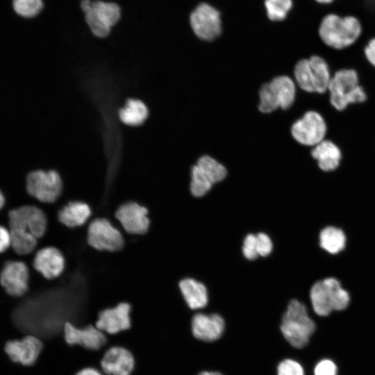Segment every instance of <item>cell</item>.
<instances>
[{
  "mask_svg": "<svg viewBox=\"0 0 375 375\" xmlns=\"http://www.w3.org/2000/svg\"><path fill=\"white\" fill-rule=\"evenodd\" d=\"M49 292L28 297L15 308L11 319L17 329L48 341L62 335L67 322L79 326L91 324L81 298L63 291Z\"/></svg>",
  "mask_w": 375,
  "mask_h": 375,
  "instance_id": "6da1fadb",
  "label": "cell"
},
{
  "mask_svg": "<svg viewBox=\"0 0 375 375\" xmlns=\"http://www.w3.org/2000/svg\"><path fill=\"white\" fill-rule=\"evenodd\" d=\"M132 305L121 301L101 310L94 325L107 335H115L129 330L132 326Z\"/></svg>",
  "mask_w": 375,
  "mask_h": 375,
  "instance_id": "4fadbf2b",
  "label": "cell"
},
{
  "mask_svg": "<svg viewBox=\"0 0 375 375\" xmlns=\"http://www.w3.org/2000/svg\"><path fill=\"white\" fill-rule=\"evenodd\" d=\"M88 242L99 251H117L124 246L120 231L104 218L96 219L90 223L88 229Z\"/></svg>",
  "mask_w": 375,
  "mask_h": 375,
  "instance_id": "5bb4252c",
  "label": "cell"
},
{
  "mask_svg": "<svg viewBox=\"0 0 375 375\" xmlns=\"http://www.w3.org/2000/svg\"><path fill=\"white\" fill-rule=\"evenodd\" d=\"M99 368L105 375H131L135 368V358L128 349L110 346L104 350Z\"/></svg>",
  "mask_w": 375,
  "mask_h": 375,
  "instance_id": "e0dca14e",
  "label": "cell"
},
{
  "mask_svg": "<svg viewBox=\"0 0 375 375\" xmlns=\"http://www.w3.org/2000/svg\"><path fill=\"white\" fill-rule=\"evenodd\" d=\"M179 288L187 304L191 309L203 308L208 303V292L201 283L185 278L180 281Z\"/></svg>",
  "mask_w": 375,
  "mask_h": 375,
  "instance_id": "603a6c76",
  "label": "cell"
},
{
  "mask_svg": "<svg viewBox=\"0 0 375 375\" xmlns=\"http://www.w3.org/2000/svg\"><path fill=\"white\" fill-rule=\"evenodd\" d=\"M361 33L362 26L356 17L351 15L340 17L333 13L322 19L318 29L321 41L327 47L336 51L353 46Z\"/></svg>",
  "mask_w": 375,
  "mask_h": 375,
  "instance_id": "7a4b0ae2",
  "label": "cell"
},
{
  "mask_svg": "<svg viewBox=\"0 0 375 375\" xmlns=\"http://www.w3.org/2000/svg\"><path fill=\"white\" fill-rule=\"evenodd\" d=\"M212 185L197 165L192 167L190 190L194 196L201 197L204 195L210 190Z\"/></svg>",
  "mask_w": 375,
  "mask_h": 375,
  "instance_id": "1f68e13d",
  "label": "cell"
},
{
  "mask_svg": "<svg viewBox=\"0 0 375 375\" xmlns=\"http://www.w3.org/2000/svg\"><path fill=\"white\" fill-rule=\"evenodd\" d=\"M149 114L146 104L139 99H130L119 111L120 120L128 126L141 125Z\"/></svg>",
  "mask_w": 375,
  "mask_h": 375,
  "instance_id": "cb8c5ba5",
  "label": "cell"
},
{
  "mask_svg": "<svg viewBox=\"0 0 375 375\" xmlns=\"http://www.w3.org/2000/svg\"><path fill=\"white\" fill-rule=\"evenodd\" d=\"M32 264L34 269L44 278L53 279L62 273L65 261L58 249L48 246L36 251Z\"/></svg>",
  "mask_w": 375,
  "mask_h": 375,
  "instance_id": "d6986e66",
  "label": "cell"
},
{
  "mask_svg": "<svg viewBox=\"0 0 375 375\" xmlns=\"http://www.w3.org/2000/svg\"><path fill=\"white\" fill-rule=\"evenodd\" d=\"M278 375H304L302 366L297 361L286 359L278 366Z\"/></svg>",
  "mask_w": 375,
  "mask_h": 375,
  "instance_id": "d6a6232c",
  "label": "cell"
},
{
  "mask_svg": "<svg viewBox=\"0 0 375 375\" xmlns=\"http://www.w3.org/2000/svg\"><path fill=\"white\" fill-rule=\"evenodd\" d=\"M190 26L195 35L203 40H212L222 31L220 14L214 7L202 3L192 12Z\"/></svg>",
  "mask_w": 375,
  "mask_h": 375,
  "instance_id": "2e32d148",
  "label": "cell"
},
{
  "mask_svg": "<svg viewBox=\"0 0 375 375\" xmlns=\"http://www.w3.org/2000/svg\"><path fill=\"white\" fill-rule=\"evenodd\" d=\"M31 273L27 264L19 258L7 260L0 271V285L10 297H22L30 288Z\"/></svg>",
  "mask_w": 375,
  "mask_h": 375,
  "instance_id": "30bf717a",
  "label": "cell"
},
{
  "mask_svg": "<svg viewBox=\"0 0 375 375\" xmlns=\"http://www.w3.org/2000/svg\"><path fill=\"white\" fill-rule=\"evenodd\" d=\"M366 60L375 67V37L371 38L363 49Z\"/></svg>",
  "mask_w": 375,
  "mask_h": 375,
  "instance_id": "74e56055",
  "label": "cell"
},
{
  "mask_svg": "<svg viewBox=\"0 0 375 375\" xmlns=\"http://www.w3.org/2000/svg\"><path fill=\"white\" fill-rule=\"evenodd\" d=\"M312 157L317 160L319 167L324 172H331L340 165L342 152L333 142L324 139L312 147Z\"/></svg>",
  "mask_w": 375,
  "mask_h": 375,
  "instance_id": "44dd1931",
  "label": "cell"
},
{
  "mask_svg": "<svg viewBox=\"0 0 375 375\" xmlns=\"http://www.w3.org/2000/svg\"><path fill=\"white\" fill-rule=\"evenodd\" d=\"M115 217L124 229L133 235L147 232L150 225L148 210L135 202L122 204L115 212Z\"/></svg>",
  "mask_w": 375,
  "mask_h": 375,
  "instance_id": "ac0fdd59",
  "label": "cell"
},
{
  "mask_svg": "<svg viewBox=\"0 0 375 375\" xmlns=\"http://www.w3.org/2000/svg\"><path fill=\"white\" fill-rule=\"evenodd\" d=\"M11 248V235L8 227L0 224V255L8 252Z\"/></svg>",
  "mask_w": 375,
  "mask_h": 375,
  "instance_id": "8d00e7d4",
  "label": "cell"
},
{
  "mask_svg": "<svg viewBox=\"0 0 375 375\" xmlns=\"http://www.w3.org/2000/svg\"><path fill=\"white\" fill-rule=\"evenodd\" d=\"M317 3L319 4H330L334 0H315Z\"/></svg>",
  "mask_w": 375,
  "mask_h": 375,
  "instance_id": "b9f144b4",
  "label": "cell"
},
{
  "mask_svg": "<svg viewBox=\"0 0 375 375\" xmlns=\"http://www.w3.org/2000/svg\"><path fill=\"white\" fill-rule=\"evenodd\" d=\"M74 375H105L104 373L97 367H86L78 370Z\"/></svg>",
  "mask_w": 375,
  "mask_h": 375,
  "instance_id": "f35d334b",
  "label": "cell"
},
{
  "mask_svg": "<svg viewBox=\"0 0 375 375\" xmlns=\"http://www.w3.org/2000/svg\"><path fill=\"white\" fill-rule=\"evenodd\" d=\"M11 251L17 256H25L32 253L38 244V239L32 235L10 231Z\"/></svg>",
  "mask_w": 375,
  "mask_h": 375,
  "instance_id": "4316f807",
  "label": "cell"
},
{
  "mask_svg": "<svg viewBox=\"0 0 375 375\" xmlns=\"http://www.w3.org/2000/svg\"><path fill=\"white\" fill-rule=\"evenodd\" d=\"M47 218L44 211L33 204H24L10 209L8 212L9 230L33 235L38 240L47 231Z\"/></svg>",
  "mask_w": 375,
  "mask_h": 375,
  "instance_id": "9c48e42d",
  "label": "cell"
},
{
  "mask_svg": "<svg viewBox=\"0 0 375 375\" xmlns=\"http://www.w3.org/2000/svg\"><path fill=\"white\" fill-rule=\"evenodd\" d=\"M90 207L85 202L72 201L61 208L58 217L60 223L69 228L83 225L91 215Z\"/></svg>",
  "mask_w": 375,
  "mask_h": 375,
  "instance_id": "7402d4cb",
  "label": "cell"
},
{
  "mask_svg": "<svg viewBox=\"0 0 375 375\" xmlns=\"http://www.w3.org/2000/svg\"><path fill=\"white\" fill-rule=\"evenodd\" d=\"M25 188L29 197L41 203H52L62 192V181L56 170L36 169L27 174Z\"/></svg>",
  "mask_w": 375,
  "mask_h": 375,
  "instance_id": "ba28073f",
  "label": "cell"
},
{
  "mask_svg": "<svg viewBox=\"0 0 375 375\" xmlns=\"http://www.w3.org/2000/svg\"><path fill=\"white\" fill-rule=\"evenodd\" d=\"M199 375H222V374L216 372H203Z\"/></svg>",
  "mask_w": 375,
  "mask_h": 375,
  "instance_id": "60d3db41",
  "label": "cell"
},
{
  "mask_svg": "<svg viewBox=\"0 0 375 375\" xmlns=\"http://www.w3.org/2000/svg\"><path fill=\"white\" fill-rule=\"evenodd\" d=\"M281 330L287 341L295 348H303L315 330V324L309 317L306 306L298 300H292L282 318Z\"/></svg>",
  "mask_w": 375,
  "mask_h": 375,
  "instance_id": "277c9868",
  "label": "cell"
},
{
  "mask_svg": "<svg viewBox=\"0 0 375 375\" xmlns=\"http://www.w3.org/2000/svg\"><path fill=\"white\" fill-rule=\"evenodd\" d=\"M294 76L296 83L301 90L307 92H315L313 72L308 58H303L297 62Z\"/></svg>",
  "mask_w": 375,
  "mask_h": 375,
  "instance_id": "83f0119b",
  "label": "cell"
},
{
  "mask_svg": "<svg viewBox=\"0 0 375 375\" xmlns=\"http://www.w3.org/2000/svg\"><path fill=\"white\" fill-rule=\"evenodd\" d=\"M15 12L21 17L32 18L37 16L43 9V0H13Z\"/></svg>",
  "mask_w": 375,
  "mask_h": 375,
  "instance_id": "4dcf8cb0",
  "label": "cell"
},
{
  "mask_svg": "<svg viewBox=\"0 0 375 375\" xmlns=\"http://www.w3.org/2000/svg\"><path fill=\"white\" fill-rule=\"evenodd\" d=\"M62 335L67 344L78 346L89 351H101L108 347V335L92 324L79 326L67 322Z\"/></svg>",
  "mask_w": 375,
  "mask_h": 375,
  "instance_id": "8fae6325",
  "label": "cell"
},
{
  "mask_svg": "<svg viewBox=\"0 0 375 375\" xmlns=\"http://www.w3.org/2000/svg\"><path fill=\"white\" fill-rule=\"evenodd\" d=\"M346 235L343 231L335 226H327L319 234L321 247L331 254L342 251L346 245Z\"/></svg>",
  "mask_w": 375,
  "mask_h": 375,
  "instance_id": "484cf974",
  "label": "cell"
},
{
  "mask_svg": "<svg viewBox=\"0 0 375 375\" xmlns=\"http://www.w3.org/2000/svg\"><path fill=\"white\" fill-rule=\"evenodd\" d=\"M242 252L244 257L249 260H254L258 256L256 235L249 234L246 236L243 243Z\"/></svg>",
  "mask_w": 375,
  "mask_h": 375,
  "instance_id": "836d02e7",
  "label": "cell"
},
{
  "mask_svg": "<svg viewBox=\"0 0 375 375\" xmlns=\"http://www.w3.org/2000/svg\"><path fill=\"white\" fill-rule=\"evenodd\" d=\"M257 250L258 256H267L272 250V242L269 237L263 233L256 235Z\"/></svg>",
  "mask_w": 375,
  "mask_h": 375,
  "instance_id": "d590c367",
  "label": "cell"
},
{
  "mask_svg": "<svg viewBox=\"0 0 375 375\" xmlns=\"http://www.w3.org/2000/svg\"><path fill=\"white\" fill-rule=\"evenodd\" d=\"M327 91L331 104L338 111L344 110L350 104L362 103L367 97L359 84L358 73L353 69H342L335 72Z\"/></svg>",
  "mask_w": 375,
  "mask_h": 375,
  "instance_id": "3957f363",
  "label": "cell"
},
{
  "mask_svg": "<svg viewBox=\"0 0 375 375\" xmlns=\"http://www.w3.org/2000/svg\"><path fill=\"white\" fill-rule=\"evenodd\" d=\"M259 110L269 113L278 108H289L294 101L296 85L288 76H278L265 83L259 91Z\"/></svg>",
  "mask_w": 375,
  "mask_h": 375,
  "instance_id": "52a82bcc",
  "label": "cell"
},
{
  "mask_svg": "<svg viewBox=\"0 0 375 375\" xmlns=\"http://www.w3.org/2000/svg\"><path fill=\"white\" fill-rule=\"evenodd\" d=\"M337 366L333 361L329 359L320 360L314 369L315 375H337Z\"/></svg>",
  "mask_w": 375,
  "mask_h": 375,
  "instance_id": "e575fe53",
  "label": "cell"
},
{
  "mask_svg": "<svg viewBox=\"0 0 375 375\" xmlns=\"http://www.w3.org/2000/svg\"><path fill=\"white\" fill-rule=\"evenodd\" d=\"M197 166L212 184L222 181L227 174L225 167L209 156L199 158Z\"/></svg>",
  "mask_w": 375,
  "mask_h": 375,
  "instance_id": "f1b7e54d",
  "label": "cell"
},
{
  "mask_svg": "<svg viewBox=\"0 0 375 375\" xmlns=\"http://www.w3.org/2000/svg\"><path fill=\"white\" fill-rule=\"evenodd\" d=\"M310 298L313 310L322 317L344 310L350 301L349 292L333 277L316 282L310 289Z\"/></svg>",
  "mask_w": 375,
  "mask_h": 375,
  "instance_id": "5b68a950",
  "label": "cell"
},
{
  "mask_svg": "<svg viewBox=\"0 0 375 375\" xmlns=\"http://www.w3.org/2000/svg\"><path fill=\"white\" fill-rule=\"evenodd\" d=\"M6 204V199L4 193L0 189V212L3 210Z\"/></svg>",
  "mask_w": 375,
  "mask_h": 375,
  "instance_id": "ab89813d",
  "label": "cell"
},
{
  "mask_svg": "<svg viewBox=\"0 0 375 375\" xmlns=\"http://www.w3.org/2000/svg\"><path fill=\"white\" fill-rule=\"evenodd\" d=\"M44 348V342L39 337L26 334L19 340L8 341L4 351L14 362L32 367L38 362Z\"/></svg>",
  "mask_w": 375,
  "mask_h": 375,
  "instance_id": "9a60e30c",
  "label": "cell"
},
{
  "mask_svg": "<svg viewBox=\"0 0 375 375\" xmlns=\"http://www.w3.org/2000/svg\"><path fill=\"white\" fill-rule=\"evenodd\" d=\"M80 6L89 28L98 38L108 36L121 18V8L115 2L81 0Z\"/></svg>",
  "mask_w": 375,
  "mask_h": 375,
  "instance_id": "8992f818",
  "label": "cell"
},
{
  "mask_svg": "<svg viewBox=\"0 0 375 375\" xmlns=\"http://www.w3.org/2000/svg\"><path fill=\"white\" fill-rule=\"evenodd\" d=\"M224 329V321L217 314L197 313L192 317V331L197 339L214 341L220 338Z\"/></svg>",
  "mask_w": 375,
  "mask_h": 375,
  "instance_id": "ffe728a7",
  "label": "cell"
},
{
  "mask_svg": "<svg viewBox=\"0 0 375 375\" xmlns=\"http://www.w3.org/2000/svg\"><path fill=\"white\" fill-rule=\"evenodd\" d=\"M326 131L324 118L315 110L305 112L291 128L292 136L298 143L312 147L325 139Z\"/></svg>",
  "mask_w": 375,
  "mask_h": 375,
  "instance_id": "7c38bea8",
  "label": "cell"
},
{
  "mask_svg": "<svg viewBox=\"0 0 375 375\" xmlns=\"http://www.w3.org/2000/svg\"><path fill=\"white\" fill-rule=\"evenodd\" d=\"M308 59L314 76L315 92L323 94L327 92L332 77L328 65L319 55H312Z\"/></svg>",
  "mask_w": 375,
  "mask_h": 375,
  "instance_id": "d4e9b609",
  "label": "cell"
},
{
  "mask_svg": "<svg viewBox=\"0 0 375 375\" xmlns=\"http://www.w3.org/2000/svg\"><path fill=\"white\" fill-rule=\"evenodd\" d=\"M268 17L272 21L283 20L293 6L292 0H265Z\"/></svg>",
  "mask_w": 375,
  "mask_h": 375,
  "instance_id": "f546056e",
  "label": "cell"
}]
</instances>
